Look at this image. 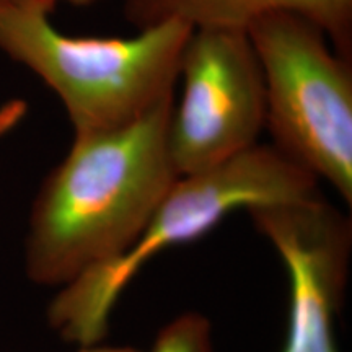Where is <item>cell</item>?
Instances as JSON below:
<instances>
[{"label": "cell", "mask_w": 352, "mask_h": 352, "mask_svg": "<svg viewBox=\"0 0 352 352\" xmlns=\"http://www.w3.org/2000/svg\"><path fill=\"white\" fill-rule=\"evenodd\" d=\"M320 195L318 179L272 145L256 144L217 165L179 176L124 253L65 284L47 310L51 327L67 341L98 344L121 292L155 254L201 239L233 210Z\"/></svg>", "instance_id": "obj_2"}, {"label": "cell", "mask_w": 352, "mask_h": 352, "mask_svg": "<svg viewBox=\"0 0 352 352\" xmlns=\"http://www.w3.org/2000/svg\"><path fill=\"white\" fill-rule=\"evenodd\" d=\"M43 8L47 13H51L47 10L46 6H44V0H0V13L8 12V10H16V8Z\"/></svg>", "instance_id": "obj_10"}, {"label": "cell", "mask_w": 352, "mask_h": 352, "mask_svg": "<svg viewBox=\"0 0 352 352\" xmlns=\"http://www.w3.org/2000/svg\"><path fill=\"white\" fill-rule=\"evenodd\" d=\"M183 94L173 104L170 155L179 176L209 168L258 144L266 90L243 28H195L179 65Z\"/></svg>", "instance_id": "obj_5"}, {"label": "cell", "mask_w": 352, "mask_h": 352, "mask_svg": "<svg viewBox=\"0 0 352 352\" xmlns=\"http://www.w3.org/2000/svg\"><path fill=\"white\" fill-rule=\"evenodd\" d=\"M272 10H292L328 34L342 57L352 60V0H122V15L138 30L179 20L192 28H243Z\"/></svg>", "instance_id": "obj_7"}, {"label": "cell", "mask_w": 352, "mask_h": 352, "mask_svg": "<svg viewBox=\"0 0 352 352\" xmlns=\"http://www.w3.org/2000/svg\"><path fill=\"white\" fill-rule=\"evenodd\" d=\"M80 352H142L139 349H134V347H114V346H83V349Z\"/></svg>", "instance_id": "obj_11"}, {"label": "cell", "mask_w": 352, "mask_h": 352, "mask_svg": "<svg viewBox=\"0 0 352 352\" xmlns=\"http://www.w3.org/2000/svg\"><path fill=\"white\" fill-rule=\"evenodd\" d=\"M266 90L272 147L352 202V60L302 13L272 10L246 26Z\"/></svg>", "instance_id": "obj_4"}, {"label": "cell", "mask_w": 352, "mask_h": 352, "mask_svg": "<svg viewBox=\"0 0 352 352\" xmlns=\"http://www.w3.org/2000/svg\"><path fill=\"white\" fill-rule=\"evenodd\" d=\"M175 95L120 129L74 135L30 219L26 266L38 284H69L138 240L179 175L170 155Z\"/></svg>", "instance_id": "obj_1"}, {"label": "cell", "mask_w": 352, "mask_h": 352, "mask_svg": "<svg viewBox=\"0 0 352 352\" xmlns=\"http://www.w3.org/2000/svg\"><path fill=\"white\" fill-rule=\"evenodd\" d=\"M151 352H214L210 323L197 314L178 316L162 328Z\"/></svg>", "instance_id": "obj_8"}, {"label": "cell", "mask_w": 352, "mask_h": 352, "mask_svg": "<svg viewBox=\"0 0 352 352\" xmlns=\"http://www.w3.org/2000/svg\"><path fill=\"white\" fill-rule=\"evenodd\" d=\"M100 2V0H44V6L50 12L54 10V7L57 3H69V6H76V7H85V6H91V3Z\"/></svg>", "instance_id": "obj_12"}, {"label": "cell", "mask_w": 352, "mask_h": 352, "mask_svg": "<svg viewBox=\"0 0 352 352\" xmlns=\"http://www.w3.org/2000/svg\"><path fill=\"white\" fill-rule=\"evenodd\" d=\"M26 103L23 100H10L0 107V138L19 126L26 114Z\"/></svg>", "instance_id": "obj_9"}, {"label": "cell", "mask_w": 352, "mask_h": 352, "mask_svg": "<svg viewBox=\"0 0 352 352\" xmlns=\"http://www.w3.org/2000/svg\"><path fill=\"white\" fill-rule=\"evenodd\" d=\"M43 8L0 13V51L63 101L74 135L120 129L175 95L192 26L168 20L132 38L69 36Z\"/></svg>", "instance_id": "obj_3"}, {"label": "cell", "mask_w": 352, "mask_h": 352, "mask_svg": "<svg viewBox=\"0 0 352 352\" xmlns=\"http://www.w3.org/2000/svg\"><path fill=\"white\" fill-rule=\"evenodd\" d=\"M284 259L290 280L283 352H340L334 321L344 300L352 226L323 196L248 209Z\"/></svg>", "instance_id": "obj_6"}]
</instances>
